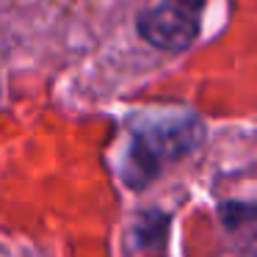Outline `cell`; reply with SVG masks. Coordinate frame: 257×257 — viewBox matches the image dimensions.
Wrapping results in <instances>:
<instances>
[{"label": "cell", "instance_id": "obj_1", "mask_svg": "<svg viewBox=\"0 0 257 257\" xmlns=\"http://www.w3.org/2000/svg\"><path fill=\"white\" fill-rule=\"evenodd\" d=\"M199 136L202 124L196 119H180L174 124H158L150 133H139L130 150V166L139 172L136 183L150 180L166 158H177L185 150H191L199 141Z\"/></svg>", "mask_w": 257, "mask_h": 257}, {"label": "cell", "instance_id": "obj_2", "mask_svg": "<svg viewBox=\"0 0 257 257\" xmlns=\"http://www.w3.org/2000/svg\"><path fill=\"white\" fill-rule=\"evenodd\" d=\"M136 28H139L141 39L150 42L152 47L180 53L194 45L199 36V14L180 6L177 0H163L139 14Z\"/></svg>", "mask_w": 257, "mask_h": 257}, {"label": "cell", "instance_id": "obj_3", "mask_svg": "<svg viewBox=\"0 0 257 257\" xmlns=\"http://www.w3.org/2000/svg\"><path fill=\"white\" fill-rule=\"evenodd\" d=\"M180 6H185V9H191V12H196L199 14V9L205 6V0H177Z\"/></svg>", "mask_w": 257, "mask_h": 257}]
</instances>
